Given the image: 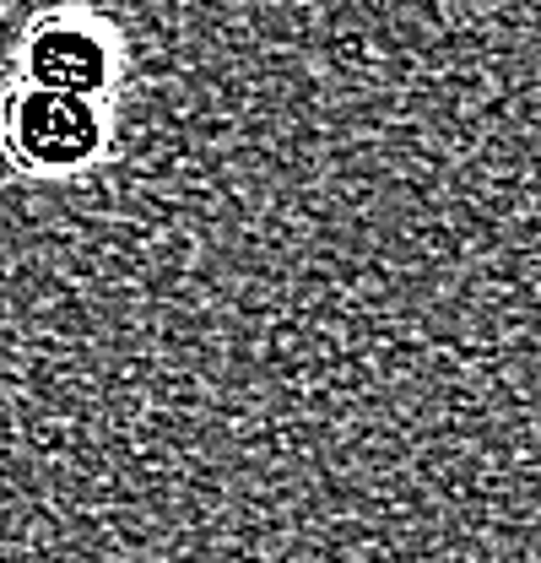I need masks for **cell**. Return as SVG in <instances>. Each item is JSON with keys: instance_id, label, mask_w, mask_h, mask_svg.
Returning <instances> with one entry per match:
<instances>
[{"instance_id": "obj_1", "label": "cell", "mask_w": 541, "mask_h": 563, "mask_svg": "<svg viewBox=\"0 0 541 563\" xmlns=\"http://www.w3.org/2000/svg\"><path fill=\"white\" fill-rule=\"evenodd\" d=\"M114 114L120 109H109V103L5 76V87H0V157L11 174H22L33 185H70L109 157Z\"/></svg>"}, {"instance_id": "obj_2", "label": "cell", "mask_w": 541, "mask_h": 563, "mask_svg": "<svg viewBox=\"0 0 541 563\" xmlns=\"http://www.w3.org/2000/svg\"><path fill=\"white\" fill-rule=\"evenodd\" d=\"M125 70H131V49H125L120 22L87 0H55V5L33 11L16 33V49H11L16 81L92 98L109 109H120Z\"/></svg>"}]
</instances>
